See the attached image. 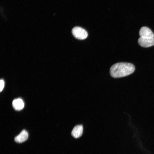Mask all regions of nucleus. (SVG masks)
Returning a JSON list of instances; mask_svg holds the SVG:
<instances>
[{"label":"nucleus","instance_id":"0eeeda50","mask_svg":"<svg viewBox=\"0 0 154 154\" xmlns=\"http://www.w3.org/2000/svg\"><path fill=\"white\" fill-rule=\"evenodd\" d=\"M12 105L15 110L19 111L23 108L24 104L22 99L18 98L15 99L13 101Z\"/></svg>","mask_w":154,"mask_h":154},{"label":"nucleus","instance_id":"20e7f679","mask_svg":"<svg viewBox=\"0 0 154 154\" xmlns=\"http://www.w3.org/2000/svg\"><path fill=\"white\" fill-rule=\"evenodd\" d=\"M139 35L140 37L144 38H153L154 37V34L148 28L143 27H141L139 31Z\"/></svg>","mask_w":154,"mask_h":154},{"label":"nucleus","instance_id":"6e6552de","mask_svg":"<svg viewBox=\"0 0 154 154\" xmlns=\"http://www.w3.org/2000/svg\"><path fill=\"white\" fill-rule=\"evenodd\" d=\"M4 82L3 80V79H1L0 81V92H1L3 90L4 86Z\"/></svg>","mask_w":154,"mask_h":154},{"label":"nucleus","instance_id":"39448f33","mask_svg":"<svg viewBox=\"0 0 154 154\" xmlns=\"http://www.w3.org/2000/svg\"><path fill=\"white\" fill-rule=\"evenodd\" d=\"M27 132L25 130H23L20 134L15 138V141L17 142L21 143L26 141L28 137Z\"/></svg>","mask_w":154,"mask_h":154},{"label":"nucleus","instance_id":"7ed1b4c3","mask_svg":"<svg viewBox=\"0 0 154 154\" xmlns=\"http://www.w3.org/2000/svg\"><path fill=\"white\" fill-rule=\"evenodd\" d=\"M138 42L141 46L145 48L149 47L154 45V37L144 38L140 37Z\"/></svg>","mask_w":154,"mask_h":154},{"label":"nucleus","instance_id":"f257e3e1","mask_svg":"<svg viewBox=\"0 0 154 154\" xmlns=\"http://www.w3.org/2000/svg\"><path fill=\"white\" fill-rule=\"evenodd\" d=\"M135 69L134 66L131 63L119 62L112 66L110 69V73L113 77L119 78L131 74Z\"/></svg>","mask_w":154,"mask_h":154},{"label":"nucleus","instance_id":"f03ea898","mask_svg":"<svg viewBox=\"0 0 154 154\" xmlns=\"http://www.w3.org/2000/svg\"><path fill=\"white\" fill-rule=\"evenodd\" d=\"M73 36L76 38L80 40H84L88 37L87 31L83 28L79 27H74L72 30Z\"/></svg>","mask_w":154,"mask_h":154},{"label":"nucleus","instance_id":"423d86ee","mask_svg":"<svg viewBox=\"0 0 154 154\" xmlns=\"http://www.w3.org/2000/svg\"><path fill=\"white\" fill-rule=\"evenodd\" d=\"M83 126L82 125H77L73 128L71 132V134L74 137L77 138L80 137L82 135Z\"/></svg>","mask_w":154,"mask_h":154}]
</instances>
